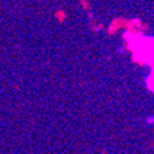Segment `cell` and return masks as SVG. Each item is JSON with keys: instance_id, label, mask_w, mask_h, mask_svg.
<instances>
[{"instance_id": "6da1fadb", "label": "cell", "mask_w": 154, "mask_h": 154, "mask_svg": "<svg viewBox=\"0 0 154 154\" xmlns=\"http://www.w3.org/2000/svg\"><path fill=\"white\" fill-rule=\"evenodd\" d=\"M147 122H148V123H154V116H149V117L147 119Z\"/></svg>"}]
</instances>
